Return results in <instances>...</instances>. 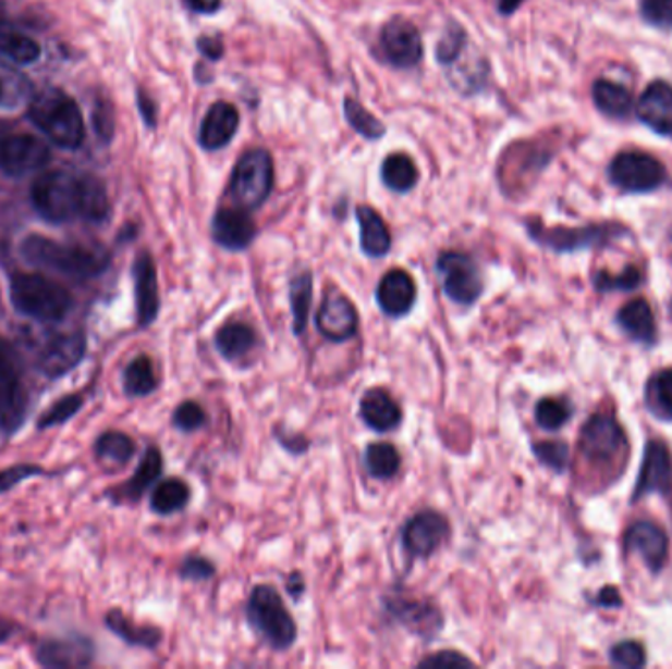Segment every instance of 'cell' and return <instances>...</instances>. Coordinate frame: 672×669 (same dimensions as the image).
<instances>
[{
	"instance_id": "35",
	"label": "cell",
	"mask_w": 672,
	"mask_h": 669,
	"mask_svg": "<svg viewBox=\"0 0 672 669\" xmlns=\"http://www.w3.org/2000/svg\"><path fill=\"white\" fill-rule=\"evenodd\" d=\"M161 470H163V458L160 450L156 446H151L144 451L138 470L134 471L129 483L124 485L122 495L126 499L138 500L146 491L150 490L156 481L160 480Z\"/></svg>"
},
{
	"instance_id": "37",
	"label": "cell",
	"mask_w": 672,
	"mask_h": 669,
	"mask_svg": "<svg viewBox=\"0 0 672 669\" xmlns=\"http://www.w3.org/2000/svg\"><path fill=\"white\" fill-rule=\"evenodd\" d=\"M158 389V375L148 356H138L124 370V391L129 397L140 399Z\"/></svg>"
},
{
	"instance_id": "1",
	"label": "cell",
	"mask_w": 672,
	"mask_h": 669,
	"mask_svg": "<svg viewBox=\"0 0 672 669\" xmlns=\"http://www.w3.org/2000/svg\"><path fill=\"white\" fill-rule=\"evenodd\" d=\"M32 205L51 224H65L75 219L101 224L111 212L102 181L89 173L71 171L41 173L32 185Z\"/></svg>"
},
{
	"instance_id": "49",
	"label": "cell",
	"mask_w": 672,
	"mask_h": 669,
	"mask_svg": "<svg viewBox=\"0 0 672 669\" xmlns=\"http://www.w3.org/2000/svg\"><path fill=\"white\" fill-rule=\"evenodd\" d=\"M615 666L622 668H642L645 664V649L639 642H622L612 649Z\"/></svg>"
},
{
	"instance_id": "10",
	"label": "cell",
	"mask_w": 672,
	"mask_h": 669,
	"mask_svg": "<svg viewBox=\"0 0 672 669\" xmlns=\"http://www.w3.org/2000/svg\"><path fill=\"white\" fill-rule=\"evenodd\" d=\"M451 536V522L437 510H421L403 524L402 546L407 556L425 560Z\"/></svg>"
},
{
	"instance_id": "42",
	"label": "cell",
	"mask_w": 672,
	"mask_h": 669,
	"mask_svg": "<svg viewBox=\"0 0 672 669\" xmlns=\"http://www.w3.org/2000/svg\"><path fill=\"white\" fill-rule=\"evenodd\" d=\"M571 419V407L569 402L561 399H542L539 400L537 409H535V420L542 430H559Z\"/></svg>"
},
{
	"instance_id": "41",
	"label": "cell",
	"mask_w": 672,
	"mask_h": 669,
	"mask_svg": "<svg viewBox=\"0 0 672 669\" xmlns=\"http://www.w3.org/2000/svg\"><path fill=\"white\" fill-rule=\"evenodd\" d=\"M647 400L655 414L672 419V370L661 371L649 381Z\"/></svg>"
},
{
	"instance_id": "55",
	"label": "cell",
	"mask_w": 672,
	"mask_h": 669,
	"mask_svg": "<svg viewBox=\"0 0 672 669\" xmlns=\"http://www.w3.org/2000/svg\"><path fill=\"white\" fill-rule=\"evenodd\" d=\"M138 107H140L144 122H146L150 128H154V126H156V104H154V100H151L146 92H142V90H138Z\"/></svg>"
},
{
	"instance_id": "39",
	"label": "cell",
	"mask_w": 672,
	"mask_h": 669,
	"mask_svg": "<svg viewBox=\"0 0 672 669\" xmlns=\"http://www.w3.org/2000/svg\"><path fill=\"white\" fill-rule=\"evenodd\" d=\"M95 454L99 460L126 466L136 454V444L129 434L119 432V430H109L95 442Z\"/></svg>"
},
{
	"instance_id": "50",
	"label": "cell",
	"mask_w": 672,
	"mask_h": 669,
	"mask_svg": "<svg viewBox=\"0 0 672 669\" xmlns=\"http://www.w3.org/2000/svg\"><path fill=\"white\" fill-rule=\"evenodd\" d=\"M642 12L655 26L672 28V0H643Z\"/></svg>"
},
{
	"instance_id": "15",
	"label": "cell",
	"mask_w": 672,
	"mask_h": 669,
	"mask_svg": "<svg viewBox=\"0 0 672 669\" xmlns=\"http://www.w3.org/2000/svg\"><path fill=\"white\" fill-rule=\"evenodd\" d=\"M85 354V336L81 332L53 334L38 351V368L48 377H61L73 370Z\"/></svg>"
},
{
	"instance_id": "9",
	"label": "cell",
	"mask_w": 672,
	"mask_h": 669,
	"mask_svg": "<svg viewBox=\"0 0 672 669\" xmlns=\"http://www.w3.org/2000/svg\"><path fill=\"white\" fill-rule=\"evenodd\" d=\"M50 160V148L46 141L16 132V134H0V171L12 177H24L46 168Z\"/></svg>"
},
{
	"instance_id": "44",
	"label": "cell",
	"mask_w": 672,
	"mask_h": 669,
	"mask_svg": "<svg viewBox=\"0 0 672 669\" xmlns=\"http://www.w3.org/2000/svg\"><path fill=\"white\" fill-rule=\"evenodd\" d=\"M207 412L203 409L201 405L197 400H183L181 405H178V409L173 410V426L191 434V432H197L203 426H207Z\"/></svg>"
},
{
	"instance_id": "53",
	"label": "cell",
	"mask_w": 672,
	"mask_h": 669,
	"mask_svg": "<svg viewBox=\"0 0 672 669\" xmlns=\"http://www.w3.org/2000/svg\"><path fill=\"white\" fill-rule=\"evenodd\" d=\"M197 48L209 61H219L224 55V41L221 36H201L197 38Z\"/></svg>"
},
{
	"instance_id": "38",
	"label": "cell",
	"mask_w": 672,
	"mask_h": 669,
	"mask_svg": "<svg viewBox=\"0 0 672 669\" xmlns=\"http://www.w3.org/2000/svg\"><path fill=\"white\" fill-rule=\"evenodd\" d=\"M594 100L598 109L615 119H623L632 112V92L612 80H596Z\"/></svg>"
},
{
	"instance_id": "46",
	"label": "cell",
	"mask_w": 672,
	"mask_h": 669,
	"mask_svg": "<svg viewBox=\"0 0 672 669\" xmlns=\"http://www.w3.org/2000/svg\"><path fill=\"white\" fill-rule=\"evenodd\" d=\"M417 666H419V668L435 669L472 668L474 661H472L471 658H466L461 652L442 649V652H437V654H431V656L423 658Z\"/></svg>"
},
{
	"instance_id": "4",
	"label": "cell",
	"mask_w": 672,
	"mask_h": 669,
	"mask_svg": "<svg viewBox=\"0 0 672 669\" xmlns=\"http://www.w3.org/2000/svg\"><path fill=\"white\" fill-rule=\"evenodd\" d=\"M11 302L16 312L38 322H61L73 309L70 290L40 273L14 275Z\"/></svg>"
},
{
	"instance_id": "28",
	"label": "cell",
	"mask_w": 672,
	"mask_h": 669,
	"mask_svg": "<svg viewBox=\"0 0 672 669\" xmlns=\"http://www.w3.org/2000/svg\"><path fill=\"white\" fill-rule=\"evenodd\" d=\"M0 53L7 55L12 63L30 65L40 60V44L26 36L9 22H0Z\"/></svg>"
},
{
	"instance_id": "52",
	"label": "cell",
	"mask_w": 672,
	"mask_h": 669,
	"mask_svg": "<svg viewBox=\"0 0 672 669\" xmlns=\"http://www.w3.org/2000/svg\"><path fill=\"white\" fill-rule=\"evenodd\" d=\"M93 124L102 140H111L112 132H114V114H112L111 104H101V102L97 104V109L93 112Z\"/></svg>"
},
{
	"instance_id": "8",
	"label": "cell",
	"mask_w": 672,
	"mask_h": 669,
	"mask_svg": "<svg viewBox=\"0 0 672 669\" xmlns=\"http://www.w3.org/2000/svg\"><path fill=\"white\" fill-rule=\"evenodd\" d=\"M26 387L21 363L11 346L0 340V430L14 432L26 414Z\"/></svg>"
},
{
	"instance_id": "22",
	"label": "cell",
	"mask_w": 672,
	"mask_h": 669,
	"mask_svg": "<svg viewBox=\"0 0 672 669\" xmlns=\"http://www.w3.org/2000/svg\"><path fill=\"white\" fill-rule=\"evenodd\" d=\"M361 419L374 432L390 434L402 424V407L388 391L374 387L362 395Z\"/></svg>"
},
{
	"instance_id": "32",
	"label": "cell",
	"mask_w": 672,
	"mask_h": 669,
	"mask_svg": "<svg viewBox=\"0 0 672 669\" xmlns=\"http://www.w3.org/2000/svg\"><path fill=\"white\" fill-rule=\"evenodd\" d=\"M381 181L395 193H410L419 181V171L407 153H390L380 168Z\"/></svg>"
},
{
	"instance_id": "26",
	"label": "cell",
	"mask_w": 672,
	"mask_h": 669,
	"mask_svg": "<svg viewBox=\"0 0 672 669\" xmlns=\"http://www.w3.org/2000/svg\"><path fill=\"white\" fill-rule=\"evenodd\" d=\"M258 346V332L246 322H229L215 334V348L227 361H241Z\"/></svg>"
},
{
	"instance_id": "45",
	"label": "cell",
	"mask_w": 672,
	"mask_h": 669,
	"mask_svg": "<svg viewBox=\"0 0 672 669\" xmlns=\"http://www.w3.org/2000/svg\"><path fill=\"white\" fill-rule=\"evenodd\" d=\"M83 407V397L81 395H68L63 399L58 400L48 412L41 414L38 429H51V426H60L63 422L77 414Z\"/></svg>"
},
{
	"instance_id": "48",
	"label": "cell",
	"mask_w": 672,
	"mask_h": 669,
	"mask_svg": "<svg viewBox=\"0 0 672 669\" xmlns=\"http://www.w3.org/2000/svg\"><path fill=\"white\" fill-rule=\"evenodd\" d=\"M215 563L203 556H190L185 558L180 568L181 580L209 581L215 575Z\"/></svg>"
},
{
	"instance_id": "57",
	"label": "cell",
	"mask_w": 672,
	"mask_h": 669,
	"mask_svg": "<svg viewBox=\"0 0 672 669\" xmlns=\"http://www.w3.org/2000/svg\"><path fill=\"white\" fill-rule=\"evenodd\" d=\"M523 2L525 0H498V7H500L502 14H513L522 7Z\"/></svg>"
},
{
	"instance_id": "56",
	"label": "cell",
	"mask_w": 672,
	"mask_h": 669,
	"mask_svg": "<svg viewBox=\"0 0 672 669\" xmlns=\"http://www.w3.org/2000/svg\"><path fill=\"white\" fill-rule=\"evenodd\" d=\"M288 593L292 595L293 599H302L303 593H305V580H303L302 573H292L290 580H288Z\"/></svg>"
},
{
	"instance_id": "5",
	"label": "cell",
	"mask_w": 672,
	"mask_h": 669,
	"mask_svg": "<svg viewBox=\"0 0 672 669\" xmlns=\"http://www.w3.org/2000/svg\"><path fill=\"white\" fill-rule=\"evenodd\" d=\"M246 619L252 630L276 652L292 648L297 640V624L273 585L261 583L252 590Z\"/></svg>"
},
{
	"instance_id": "18",
	"label": "cell",
	"mask_w": 672,
	"mask_h": 669,
	"mask_svg": "<svg viewBox=\"0 0 672 669\" xmlns=\"http://www.w3.org/2000/svg\"><path fill=\"white\" fill-rule=\"evenodd\" d=\"M376 302L390 319L407 317L417 302V283L412 273L400 268L388 271L378 283Z\"/></svg>"
},
{
	"instance_id": "47",
	"label": "cell",
	"mask_w": 672,
	"mask_h": 669,
	"mask_svg": "<svg viewBox=\"0 0 672 669\" xmlns=\"http://www.w3.org/2000/svg\"><path fill=\"white\" fill-rule=\"evenodd\" d=\"M533 450L535 456L552 470H562L569 460V448L562 442H539Z\"/></svg>"
},
{
	"instance_id": "11",
	"label": "cell",
	"mask_w": 672,
	"mask_h": 669,
	"mask_svg": "<svg viewBox=\"0 0 672 669\" xmlns=\"http://www.w3.org/2000/svg\"><path fill=\"white\" fill-rule=\"evenodd\" d=\"M315 324L325 340L342 344L356 338L361 329V314L356 305L342 290L325 293L321 307L315 314Z\"/></svg>"
},
{
	"instance_id": "31",
	"label": "cell",
	"mask_w": 672,
	"mask_h": 669,
	"mask_svg": "<svg viewBox=\"0 0 672 669\" xmlns=\"http://www.w3.org/2000/svg\"><path fill=\"white\" fill-rule=\"evenodd\" d=\"M618 320L622 324V329L639 342H652L657 336L655 329V317H652L649 302L643 299H633L620 310Z\"/></svg>"
},
{
	"instance_id": "7",
	"label": "cell",
	"mask_w": 672,
	"mask_h": 669,
	"mask_svg": "<svg viewBox=\"0 0 672 669\" xmlns=\"http://www.w3.org/2000/svg\"><path fill=\"white\" fill-rule=\"evenodd\" d=\"M437 271L441 275L444 297L454 305L468 309L482 297V273L468 253L442 251L437 260Z\"/></svg>"
},
{
	"instance_id": "2",
	"label": "cell",
	"mask_w": 672,
	"mask_h": 669,
	"mask_svg": "<svg viewBox=\"0 0 672 669\" xmlns=\"http://www.w3.org/2000/svg\"><path fill=\"white\" fill-rule=\"evenodd\" d=\"M24 260L36 268L56 271L73 280H93L109 268L111 256L101 248L80 244H61L46 236L32 234L21 244Z\"/></svg>"
},
{
	"instance_id": "54",
	"label": "cell",
	"mask_w": 672,
	"mask_h": 669,
	"mask_svg": "<svg viewBox=\"0 0 672 669\" xmlns=\"http://www.w3.org/2000/svg\"><path fill=\"white\" fill-rule=\"evenodd\" d=\"M190 11L197 14H215L222 7V0H183Z\"/></svg>"
},
{
	"instance_id": "30",
	"label": "cell",
	"mask_w": 672,
	"mask_h": 669,
	"mask_svg": "<svg viewBox=\"0 0 672 669\" xmlns=\"http://www.w3.org/2000/svg\"><path fill=\"white\" fill-rule=\"evenodd\" d=\"M290 305H292L293 334L303 336L307 332L313 305V273L303 270L290 281Z\"/></svg>"
},
{
	"instance_id": "19",
	"label": "cell",
	"mask_w": 672,
	"mask_h": 669,
	"mask_svg": "<svg viewBox=\"0 0 672 669\" xmlns=\"http://www.w3.org/2000/svg\"><path fill=\"white\" fill-rule=\"evenodd\" d=\"M581 448L592 461L615 460L625 450V436L610 417H592L581 436Z\"/></svg>"
},
{
	"instance_id": "25",
	"label": "cell",
	"mask_w": 672,
	"mask_h": 669,
	"mask_svg": "<svg viewBox=\"0 0 672 669\" xmlns=\"http://www.w3.org/2000/svg\"><path fill=\"white\" fill-rule=\"evenodd\" d=\"M356 220L361 228V248L364 256L371 260H381L392 250V234L386 220L371 207L361 205L356 209Z\"/></svg>"
},
{
	"instance_id": "21",
	"label": "cell",
	"mask_w": 672,
	"mask_h": 669,
	"mask_svg": "<svg viewBox=\"0 0 672 669\" xmlns=\"http://www.w3.org/2000/svg\"><path fill=\"white\" fill-rule=\"evenodd\" d=\"M93 656V644L87 639L46 640L36 649V659L44 668H87Z\"/></svg>"
},
{
	"instance_id": "20",
	"label": "cell",
	"mask_w": 672,
	"mask_h": 669,
	"mask_svg": "<svg viewBox=\"0 0 672 669\" xmlns=\"http://www.w3.org/2000/svg\"><path fill=\"white\" fill-rule=\"evenodd\" d=\"M241 126V112L231 102H215L207 110L199 128V144L205 150L227 148Z\"/></svg>"
},
{
	"instance_id": "16",
	"label": "cell",
	"mask_w": 672,
	"mask_h": 669,
	"mask_svg": "<svg viewBox=\"0 0 672 669\" xmlns=\"http://www.w3.org/2000/svg\"><path fill=\"white\" fill-rule=\"evenodd\" d=\"M212 241L227 251L248 250L258 236V228L248 210L219 209L211 220Z\"/></svg>"
},
{
	"instance_id": "43",
	"label": "cell",
	"mask_w": 672,
	"mask_h": 669,
	"mask_svg": "<svg viewBox=\"0 0 672 669\" xmlns=\"http://www.w3.org/2000/svg\"><path fill=\"white\" fill-rule=\"evenodd\" d=\"M464 46H466V32L459 24L451 22L449 28L442 34L441 41L437 44V61L449 67L461 58Z\"/></svg>"
},
{
	"instance_id": "27",
	"label": "cell",
	"mask_w": 672,
	"mask_h": 669,
	"mask_svg": "<svg viewBox=\"0 0 672 669\" xmlns=\"http://www.w3.org/2000/svg\"><path fill=\"white\" fill-rule=\"evenodd\" d=\"M672 481L671 456L662 444L651 442L647 446L645 461H643L642 478L637 493H651V491H664Z\"/></svg>"
},
{
	"instance_id": "17",
	"label": "cell",
	"mask_w": 672,
	"mask_h": 669,
	"mask_svg": "<svg viewBox=\"0 0 672 669\" xmlns=\"http://www.w3.org/2000/svg\"><path fill=\"white\" fill-rule=\"evenodd\" d=\"M134 275V299H136V319L142 329L150 326L160 314V285L158 270L150 251H142L132 268Z\"/></svg>"
},
{
	"instance_id": "12",
	"label": "cell",
	"mask_w": 672,
	"mask_h": 669,
	"mask_svg": "<svg viewBox=\"0 0 672 669\" xmlns=\"http://www.w3.org/2000/svg\"><path fill=\"white\" fill-rule=\"evenodd\" d=\"M383 605H386L388 615L393 620H398V624H402L407 632L415 634L417 639L429 642L441 634L444 617H442L441 609L432 605L431 600L388 595L383 597Z\"/></svg>"
},
{
	"instance_id": "34",
	"label": "cell",
	"mask_w": 672,
	"mask_h": 669,
	"mask_svg": "<svg viewBox=\"0 0 672 669\" xmlns=\"http://www.w3.org/2000/svg\"><path fill=\"white\" fill-rule=\"evenodd\" d=\"M107 627L121 636L124 642L140 648H158L161 642V630L156 627H138L129 617H124L121 610H111L107 615Z\"/></svg>"
},
{
	"instance_id": "13",
	"label": "cell",
	"mask_w": 672,
	"mask_h": 669,
	"mask_svg": "<svg viewBox=\"0 0 672 669\" xmlns=\"http://www.w3.org/2000/svg\"><path fill=\"white\" fill-rule=\"evenodd\" d=\"M610 175L620 189L647 193L662 185L667 171L661 161L655 160L649 153L625 151L612 161Z\"/></svg>"
},
{
	"instance_id": "24",
	"label": "cell",
	"mask_w": 672,
	"mask_h": 669,
	"mask_svg": "<svg viewBox=\"0 0 672 669\" xmlns=\"http://www.w3.org/2000/svg\"><path fill=\"white\" fill-rule=\"evenodd\" d=\"M627 548L637 552L651 570H661L669 552V540L657 524L635 522L627 532Z\"/></svg>"
},
{
	"instance_id": "36",
	"label": "cell",
	"mask_w": 672,
	"mask_h": 669,
	"mask_svg": "<svg viewBox=\"0 0 672 669\" xmlns=\"http://www.w3.org/2000/svg\"><path fill=\"white\" fill-rule=\"evenodd\" d=\"M32 85L19 67L0 60V109H14L30 100Z\"/></svg>"
},
{
	"instance_id": "23",
	"label": "cell",
	"mask_w": 672,
	"mask_h": 669,
	"mask_svg": "<svg viewBox=\"0 0 672 669\" xmlns=\"http://www.w3.org/2000/svg\"><path fill=\"white\" fill-rule=\"evenodd\" d=\"M637 114L649 128L659 134H672V87L657 80L643 90Z\"/></svg>"
},
{
	"instance_id": "58",
	"label": "cell",
	"mask_w": 672,
	"mask_h": 669,
	"mask_svg": "<svg viewBox=\"0 0 672 669\" xmlns=\"http://www.w3.org/2000/svg\"><path fill=\"white\" fill-rule=\"evenodd\" d=\"M11 634H12L11 624H7V622H2V620H0V642H7V640H9V636H11Z\"/></svg>"
},
{
	"instance_id": "33",
	"label": "cell",
	"mask_w": 672,
	"mask_h": 669,
	"mask_svg": "<svg viewBox=\"0 0 672 669\" xmlns=\"http://www.w3.org/2000/svg\"><path fill=\"white\" fill-rule=\"evenodd\" d=\"M191 503V487L180 478H170L158 483L151 493L150 507L156 515H175Z\"/></svg>"
},
{
	"instance_id": "29",
	"label": "cell",
	"mask_w": 672,
	"mask_h": 669,
	"mask_svg": "<svg viewBox=\"0 0 672 669\" xmlns=\"http://www.w3.org/2000/svg\"><path fill=\"white\" fill-rule=\"evenodd\" d=\"M364 468L374 480H393L402 470V454L390 442H374L364 451Z\"/></svg>"
},
{
	"instance_id": "3",
	"label": "cell",
	"mask_w": 672,
	"mask_h": 669,
	"mask_svg": "<svg viewBox=\"0 0 672 669\" xmlns=\"http://www.w3.org/2000/svg\"><path fill=\"white\" fill-rule=\"evenodd\" d=\"M28 116L51 144L63 150H77L85 140V122L75 100L63 90L46 87L28 100Z\"/></svg>"
},
{
	"instance_id": "40",
	"label": "cell",
	"mask_w": 672,
	"mask_h": 669,
	"mask_svg": "<svg viewBox=\"0 0 672 669\" xmlns=\"http://www.w3.org/2000/svg\"><path fill=\"white\" fill-rule=\"evenodd\" d=\"M344 119L352 131L361 134L366 140H380L386 134V126L371 114L370 110L364 109L358 100H344Z\"/></svg>"
},
{
	"instance_id": "6",
	"label": "cell",
	"mask_w": 672,
	"mask_h": 669,
	"mask_svg": "<svg viewBox=\"0 0 672 669\" xmlns=\"http://www.w3.org/2000/svg\"><path fill=\"white\" fill-rule=\"evenodd\" d=\"M273 189V160L270 151L252 148L244 151L229 183V197L242 210L260 209Z\"/></svg>"
},
{
	"instance_id": "51",
	"label": "cell",
	"mask_w": 672,
	"mask_h": 669,
	"mask_svg": "<svg viewBox=\"0 0 672 669\" xmlns=\"http://www.w3.org/2000/svg\"><path fill=\"white\" fill-rule=\"evenodd\" d=\"M44 471L38 466H28V463H21V466H11L7 470L0 471V495L11 491L12 487H16L19 483H22L28 478L34 475H41Z\"/></svg>"
},
{
	"instance_id": "14",
	"label": "cell",
	"mask_w": 672,
	"mask_h": 669,
	"mask_svg": "<svg viewBox=\"0 0 672 669\" xmlns=\"http://www.w3.org/2000/svg\"><path fill=\"white\" fill-rule=\"evenodd\" d=\"M381 53L388 63L400 70H412L423 60L421 34L413 22L395 16L380 32Z\"/></svg>"
}]
</instances>
